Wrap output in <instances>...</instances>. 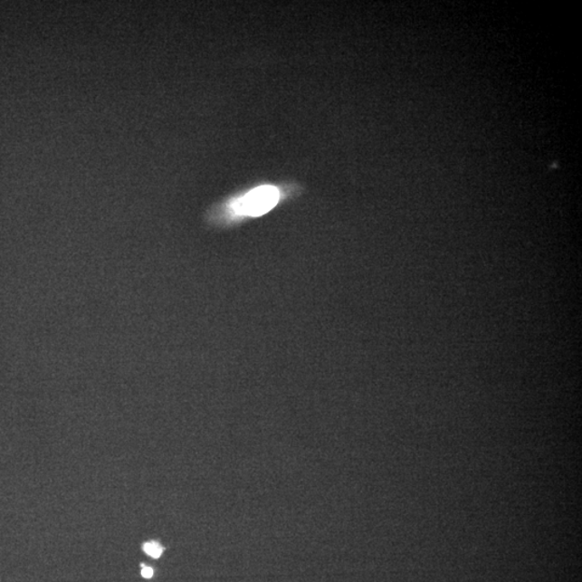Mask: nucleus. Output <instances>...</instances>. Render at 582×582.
I'll return each mask as SVG.
<instances>
[{"mask_svg": "<svg viewBox=\"0 0 582 582\" xmlns=\"http://www.w3.org/2000/svg\"><path fill=\"white\" fill-rule=\"evenodd\" d=\"M144 550L147 555H149L152 558H160L163 552V548L160 545L156 544V542H148V544L144 546Z\"/></svg>", "mask_w": 582, "mask_h": 582, "instance_id": "f03ea898", "label": "nucleus"}, {"mask_svg": "<svg viewBox=\"0 0 582 582\" xmlns=\"http://www.w3.org/2000/svg\"><path fill=\"white\" fill-rule=\"evenodd\" d=\"M281 199V192L273 186H260L231 205V210L239 216L258 217L267 214Z\"/></svg>", "mask_w": 582, "mask_h": 582, "instance_id": "f257e3e1", "label": "nucleus"}, {"mask_svg": "<svg viewBox=\"0 0 582 582\" xmlns=\"http://www.w3.org/2000/svg\"><path fill=\"white\" fill-rule=\"evenodd\" d=\"M141 574H143L145 578H151L152 576H154V570L150 568H143V570H141Z\"/></svg>", "mask_w": 582, "mask_h": 582, "instance_id": "7ed1b4c3", "label": "nucleus"}]
</instances>
